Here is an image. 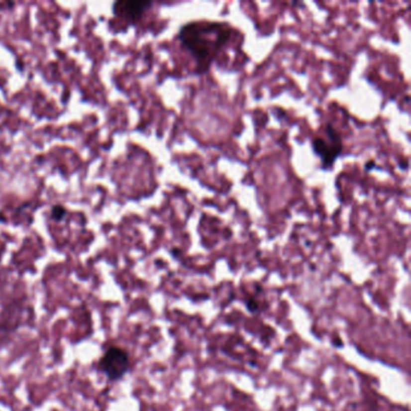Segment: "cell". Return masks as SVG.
Listing matches in <instances>:
<instances>
[{"label": "cell", "mask_w": 411, "mask_h": 411, "mask_svg": "<svg viewBox=\"0 0 411 411\" xmlns=\"http://www.w3.org/2000/svg\"><path fill=\"white\" fill-rule=\"evenodd\" d=\"M232 33L233 28L227 23L191 22L180 29L179 40L196 59L199 73H205Z\"/></svg>", "instance_id": "cell-1"}, {"label": "cell", "mask_w": 411, "mask_h": 411, "mask_svg": "<svg viewBox=\"0 0 411 411\" xmlns=\"http://www.w3.org/2000/svg\"><path fill=\"white\" fill-rule=\"evenodd\" d=\"M150 6H152L151 1H117L113 4V13L129 23H135Z\"/></svg>", "instance_id": "cell-4"}, {"label": "cell", "mask_w": 411, "mask_h": 411, "mask_svg": "<svg viewBox=\"0 0 411 411\" xmlns=\"http://www.w3.org/2000/svg\"><path fill=\"white\" fill-rule=\"evenodd\" d=\"M65 213H67V211L62 206H55L52 209V217L55 219H62L65 216Z\"/></svg>", "instance_id": "cell-5"}, {"label": "cell", "mask_w": 411, "mask_h": 411, "mask_svg": "<svg viewBox=\"0 0 411 411\" xmlns=\"http://www.w3.org/2000/svg\"><path fill=\"white\" fill-rule=\"evenodd\" d=\"M97 368L98 372L103 374L109 381L115 382L121 380L130 369L129 353L123 347L110 345L99 358Z\"/></svg>", "instance_id": "cell-2"}, {"label": "cell", "mask_w": 411, "mask_h": 411, "mask_svg": "<svg viewBox=\"0 0 411 411\" xmlns=\"http://www.w3.org/2000/svg\"><path fill=\"white\" fill-rule=\"evenodd\" d=\"M312 148L316 156L321 159L322 168L326 170L330 169L338 157L341 155V136L332 124H326L323 128V134L312 140Z\"/></svg>", "instance_id": "cell-3"}]
</instances>
